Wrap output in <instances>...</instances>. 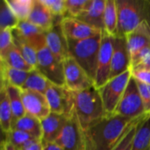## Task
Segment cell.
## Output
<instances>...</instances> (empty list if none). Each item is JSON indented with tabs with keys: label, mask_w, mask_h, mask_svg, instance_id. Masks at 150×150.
I'll return each instance as SVG.
<instances>
[{
	"label": "cell",
	"mask_w": 150,
	"mask_h": 150,
	"mask_svg": "<svg viewBox=\"0 0 150 150\" xmlns=\"http://www.w3.org/2000/svg\"><path fill=\"white\" fill-rule=\"evenodd\" d=\"M56 18H55L40 2V0H34L33 7L27 21L40 27L43 31L47 32L54 25L55 23L61 22L55 21Z\"/></svg>",
	"instance_id": "obj_20"
},
{
	"label": "cell",
	"mask_w": 150,
	"mask_h": 150,
	"mask_svg": "<svg viewBox=\"0 0 150 150\" xmlns=\"http://www.w3.org/2000/svg\"><path fill=\"white\" fill-rule=\"evenodd\" d=\"M1 150H20L18 148H16L15 146H13L10 142H8L6 139L4 140L2 142V145H1Z\"/></svg>",
	"instance_id": "obj_41"
},
{
	"label": "cell",
	"mask_w": 150,
	"mask_h": 150,
	"mask_svg": "<svg viewBox=\"0 0 150 150\" xmlns=\"http://www.w3.org/2000/svg\"><path fill=\"white\" fill-rule=\"evenodd\" d=\"M61 25L65 36L69 40H83L103 33L78 18L70 17L63 18Z\"/></svg>",
	"instance_id": "obj_13"
},
{
	"label": "cell",
	"mask_w": 150,
	"mask_h": 150,
	"mask_svg": "<svg viewBox=\"0 0 150 150\" xmlns=\"http://www.w3.org/2000/svg\"><path fill=\"white\" fill-rule=\"evenodd\" d=\"M55 143L62 150H86L84 132L76 112L68 119Z\"/></svg>",
	"instance_id": "obj_8"
},
{
	"label": "cell",
	"mask_w": 150,
	"mask_h": 150,
	"mask_svg": "<svg viewBox=\"0 0 150 150\" xmlns=\"http://www.w3.org/2000/svg\"><path fill=\"white\" fill-rule=\"evenodd\" d=\"M75 112L83 130H87L107 116L96 87L73 92Z\"/></svg>",
	"instance_id": "obj_2"
},
{
	"label": "cell",
	"mask_w": 150,
	"mask_h": 150,
	"mask_svg": "<svg viewBox=\"0 0 150 150\" xmlns=\"http://www.w3.org/2000/svg\"><path fill=\"white\" fill-rule=\"evenodd\" d=\"M63 69L65 87L70 91L77 92L95 87L94 80L88 76L72 56L63 61Z\"/></svg>",
	"instance_id": "obj_9"
},
{
	"label": "cell",
	"mask_w": 150,
	"mask_h": 150,
	"mask_svg": "<svg viewBox=\"0 0 150 150\" xmlns=\"http://www.w3.org/2000/svg\"><path fill=\"white\" fill-rule=\"evenodd\" d=\"M118 36L126 37L144 20L150 21V0H116Z\"/></svg>",
	"instance_id": "obj_3"
},
{
	"label": "cell",
	"mask_w": 150,
	"mask_h": 150,
	"mask_svg": "<svg viewBox=\"0 0 150 150\" xmlns=\"http://www.w3.org/2000/svg\"><path fill=\"white\" fill-rule=\"evenodd\" d=\"M135 120L117 114L107 115L84 131L86 150H112Z\"/></svg>",
	"instance_id": "obj_1"
},
{
	"label": "cell",
	"mask_w": 150,
	"mask_h": 150,
	"mask_svg": "<svg viewBox=\"0 0 150 150\" xmlns=\"http://www.w3.org/2000/svg\"><path fill=\"white\" fill-rule=\"evenodd\" d=\"M52 84L53 83L47 77H45L39 70L33 69L30 72L29 76L26 79L22 90L35 91L45 95L46 91Z\"/></svg>",
	"instance_id": "obj_27"
},
{
	"label": "cell",
	"mask_w": 150,
	"mask_h": 150,
	"mask_svg": "<svg viewBox=\"0 0 150 150\" xmlns=\"http://www.w3.org/2000/svg\"><path fill=\"white\" fill-rule=\"evenodd\" d=\"M131 150H150V114L139 123Z\"/></svg>",
	"instance_id": "obj_22"
},
{
	"label": "cell",
	"mask_w": 150,
	"mask_h": 150,
	"mask_svg": "<svg viewBox=\"0 0 150 150\" xmlns=\"http://www.w3.org/2000/svg\"><path fill=\"white\" fill-rule=\"evenodd\" d=\"M66 17L78 18L87 8L90 0H65Z\"/></svg>",
	"instance_id": "obj_35"
},
{
	"label": "cell",
	"mask_w": 150,
	"mask_h": 150,
	"mask_svg": "<svg viewBox=\"0 0 150 150\" xmlns=\"http://www.w3.org/2000/svg\"><path fill=\"white\" fill-rule=\"evenodd\" d=\"M131 59V69H150V46L141 50Z\"/></svg>",
	"instance_id": "obj_34"
},
{
	"label": "cell",
	"mask_w": 150,
	"mask_h": 150,
	"mask_svg": "<svg viewBox=\"0 0 150 150\" xmlns=\"http://www.w3.org/2000/svg\"><path fill=\"white\" fill-rule=\"evenodd\" d=\"M14 46L13 31L5 29L0 31V60L3 59L6 54Z\"/></svg>",
	"instance_id": "obj_36"
},
{
	"label": "cell",
	"mask_w": 150,
	"mask_h": 150,
	"mask_svg": "<svg viewBox=\"0 0 150 150\" xmlns=\"http://www.w3.org/2000/svg\"><path fill=\"white\" fill-rule=\"evenodd\" d=\"M131 54L126 37L118 36L113 39V54L110 79L131 69Z\"/></svg>",
	"instance_id": "obj_12"
},
{
	"label": "cell",
	"mask_w": 150,
	"mask_h": 150,
	"mask_svg": "<svg viewBox=\"0 0 150 150\" xmlns=\"http://www.w3.org/2000/svg\"><path fill=\"white\" fill-rule=\"evenodd\" d=\"M114 114L135 120L146 114L144 105L140 95L137 82L132 76L127 87L118 105Z\"/></svg>",
	"instance_id": "obj_6"
},
{
	"label": "cell",
	"mask_w": 150,
	"mask_h": 150,
	"mask_svg": "<svg viewBox=\"0 0 150 150\" xmlns=\"http://www.w3.org/2000/svg\"><path fill=\"white\" fill-rule=\"evenodd\" d=\"M21 96L26 114L35 117L41 121L51 113L49 105L44 94L22 90Z\"/></svg>",
	"instance_id": "obj_14"
},
{
	"label": "cell",
	"mask_w": 150,
	"mask_h": 150,
	"mask_svg": "<svg viewBox=\"0 0 150 150\" xmlns=\"http://www.w3.org/2000/svg\"><path fill=\"white\" fill-rule=\"evenodd\" d=\"M136 82H137L138 89L140 91V95L142 97V102L144 105L145 112H146V113L150 114V91L149 85L145 84V83H143L138 80H136Z\"/></svg>",
	"instance_id": "obj_38"
},
{
	"label": "cell",
	"mask_w": 150,
	"mask_h": 150,
	"mask_svg": "<svg viewBox=\"0 0 150 150\" xmlns=\"http://www.w3.org/2000/svg\"><path fill=\"white\" fill-rule=\"evenodd\" d=\"M5 135H6V140L18 149H21L29 142L33 140H38L33 136H32L31 134L18 129H11Z\"/></svg>",
	"instance_id": "obj_33"
},
{
	"label": "cell",
	"mask_w": 150,
	"mask_h": 150,
	"mask_svg": "<svg viewBox=\"0 0 150 150\" xmlns=\"http://www.w3.org/2000/svg\"><path fill=\"white\" fill-rule=\"evenodd\" d=\"M50 111L53 113L71 116L75 112L73 92L65 86L52 84L45 93Z\"/></svg>",
	"instance_id": "obj_10"
},
{
	"label": "cell",
	"mask_w": 150,
	"mask_h": 150,
	"mask_svg": "<svg viewBox=\"0 0 150 150\" xmlns=\"http://www.w3.org/2000/svg\"><path fill=\"white\" fill-rule=\"evenodd\" d=\"M43 143V142H42ZM43 150H62V148L56 144L55 142L53 143H43Z\"/></svg>",
	"instance_id": "obj_42"
},
{
	"label": "cell",
	"mask_w": 150,
	"mask_h": 150,
	"mask_svg": "<svg viewBox=\"0 0 150 150\" xmlns=\"http://www.w3.org/2000/svg\"><path fill=\"white\" fill-rule=\"evenodd\" d=\"M0 62L4 63L9 67L24 70V71L30 72L34 69L25 62V60L24 59L20 51L18 50V48L16 47L15 44L12 47V48L6 54V55L0 60Z\"/></svg>",
	"instance_id": "obj_28"
},
{
	"label": "cell",
	"mask_w": 150,
	"mask_h": 150,
	"mask_svg": "<svg viewBox=\"0 0 150 150\" xmlns=\"http://www.w3.org/2000/svg\"><path fill=\"white\" fill-rule=\"evenodd\" d=\"M104 24L105 31L106 33L112 37L118 35V9L116 0H106L105 12H104Z\"/></svg>",
	"instance_id": "obj_25"
},
{
	"label": "cell",
	"mask_w": 150,
	"mask_h": 150,
	"mask_svg": "<svg viewBox=\"0 0 150 150\" xmlns=\"http://www.w3.org/2000/svg\"><path fill=\"white\" fill-rule=\"evenodd\" d=\"M40 2L55 18H63L66 17L65 0H40Z\"/></svg>",
	"instance_id": "obj_37"
},
{
	"label": "cell",
	"mask_w": 150,
	"mask_h": 150,
	"mask_svg": "<svg viewBox=\"0 0 150 150\" xmlns=\"http://www.w3.org/2000/svg\"><path fill=\"white\" fill-rule=\"evenodd\" d=\"M24 40L31 45L36 51L44 46L46 43V33L40 27L32 24L29 21H21L15 30H13Z\"/></svg>",
	"instance_id": "obj_17"
},
{
	"label": "cell",
	"mask_w": 150,
	"mask_h": 150,
	"mask_svg": "<svg viewBox=\"0 0 150 150\" xmlns=\"http://www.w3.org/2000/svg\"><path fill=\"white\" fill-rule=\"evenodd\" d=\"M20 150H43V143L41 140H33L26 143Z\"/></svg>",
	"instance_id": "obj_40"
},
{
	"label": "cell",
	"mask_w": 150,
	"mask_h": 150,
	"mask_svg": "<svg viewBox=\"0 0 150 150\" xmlns=\"http://www.w3.org/2000/svg\"><path fill=\"white\" fill-rule=\"evenodd\" d=\"M131 77L132 72L129 69L118 76L109 79L105 84L98 89L107 115L114 114Z\"/></svg>",
	"instance_id": "obj_5"
},
{
	"label": "cell",
	"mask_w": 150,
	"mask_h": 150,
	"mask_svg": "<svg viewBox=\"0 0 150 150\" xmlns=\"http://www.w3.org/2000/svg\"><path fill=\"white\" fill-rule=\"evenodd\" d=\"M0 72L1 83L22 89L31 71L17 69L0 62Z\"/></svg>",
	"instance_id": "obj_21"
},
{
	"label": "cell",
	"mask_w": 150,
	"mask_h": 150,
	"mask_svg": "<svg viewBox=\"0 0 150 150\" xmlns=\"http://www.w3.org/2000/svg\"><path fill=\"white\" fill-rule=\"evenodd\" d=\"M12 129L25 132L38 140L42 139L41 121L35 117L25 114L12 124Z\"/></svg>",
	"instance_id": "obj_24"
},
{
	"label": "cell",
	"mask_w": 150,
	"mask_h": 150,
	"mask_svg": "<svg viewBox=\"0 0 150 150\" xmlns=\"http://www.w3.org/2000/svg\"><path fill=\"white\" fill-rule=\"evenodd\" d=\"M113 39L114 37L109 35L105 32L102 33L101 46L95 77V87L97 89L102 87L110 79L113 54Z\"/></svg>",
	"instance_id": "obj_11"
},
{
	"label": "cell",
	"mask_w": 150,
	"mask_h": 150,
	"mask_svg": "<svg viewBox=\"0 0 150 150\" xmlns=\"http://www.w3.org/2000/svg\"><path fill=\"white\" fill-rule=\"evenodd\" d=\"M11 11L21 21H27L32 12L34 0H6Z\"/></svg>",
	"instance_id": "obj_31"
},
{
	"label": "cell",
	"mask_w": 150,
	"mask_h": 150,
	"mask_svg": "<svg viewBox=\"0 0 150 150\" xmlns=\"http://www.w3.org/2000/svg\"><path fill=\"white\" fill-rule=\"evenodd\" d=\"M144 116L135 120L132 123V125L128 127V129L127 130V132L124 134V136L122 137V139L120 141V142L117 144V146L112 150H131L133 142H134V136H135V134L137 131L138 125L141 122V120L144 118Z\"/></svg>",
	"instance_id": "obj_32"
},
{
	"label": "cell",
	"mask_w": 150,
	"mask_h": 150,
	"mask_svg": "<svg viewBox=\"0 0 150 150\" xmlns=\"http://www.w3.org/2000/svg\"><path fill=\"white\" fill-rule=\"evenodd\" d=\"M19 20L15 16L6 0H3L0 6V31L15 30L19 24Z\"/></svg>",
	"instance_id": "obj_30"
},
{
	"label": "cell",
	"mask_w": 150,
	"mask_h": 150,
	"mask_svg": "<svg viewBox=\"0 0 150 150\" xmlns=\"http://www.w3.org/2000/svg\"><path fill=\"white\" fill-rule=\"evenodd\" d=\"M38 64L36 69L53 84L65 86L63 62L56 58L47 46L37 50Z\"/></svg>",
	"instance_id": "obj_7"
},
{
	"label": "cell",
	"mask_w": 150,
	"mask_h": 150,
	"mask_svg": "<svg viewBox=\"0 0 150 150\" xmlns=\"http://www.w3.org/2000/svg\"><path fill=\"white\" fill-rule=\"evenodd\" d=\"M46 43L51 53L63 62L70 56L69 41L65 36L61 25V22H57L46 33Z\"/></svg>",
	"instance_id": "obj_15"
},
{
	"label": "cell",
	"mask_w": 150,
	"mask_h": 150,
	"mask_svg": "<svg viewBox=\"0 0 150 150\" xmlns=\"http://www.w3.org/2000/svg\"><path fill=\"white\" fill-rule=\"evenodd\" d=\"M131 72L136 80L150 85V69H131Z\"/></svg>",
	"instance_id": "obj_39"
},
{
	"label": "cell",
	"mask_w": 150,
	"mask_h": 150,
	"mask_svg": "<svg viewBox=\"0 0 150 150\" xmlns=\"http://www.w3.org/2000/svg\"><path fill=\"white\" fill-rule=\"evenodd\" d=\"M101 40L102 33L83 40H68L70 56L77 62L94 82L97 73Z\"/></svg>",
	"instance_id": "obj_4"
},
{
	"label": "cell",
	"mask_w": 150,
	"mask_h": 150,
	"mask_svg": "<svg viewBox=\"0 0 150 150\" xmlns=\"http://www.w3.org/2000/svg\"><path fill=\"white\" fill-rule=\"evenodd\" d=\"M0 126L6 134L12 129V111L4 84L0 89Z\"/></svg>",
	"instance_id": "obj_23"
},
{
	"label": "cell",
	"mask_w": 150,
	"mask_h": 150,
	"mask_svg": "<svg viewBox=\"0 0 150 150\" xmlns=\"http://www.w3.org/2000/svg\"><path fill=\"white\" fill-rule=\"evenodd\" d=\"M13 38H14V44L20 51V53H21L22 56L24 57V59L25 60V62L33 69H36L37 64H38L37 51L14 32H13Z\"/></svg>",
	"instance_id": "obj_29"
},
{
	"label": "cell",
	"mask_w": 150,
	"mask_h": 150,
	"mask_svg": "<svg viewBox=\"0 0 150 150\" xmlns=\"http://www.w3.org/2000/svg\"><path fill=\"white\" fill-rule=\"evenodd\" d=\"M1 83L4 84L6 88V91L9 97L11 107L12 111V124H13L18 119L22 118L23 116L26 114L25 108H24L23 101H22V96H21L22 90L20 88L8 85L4 83Z\"/></svg>",
	"instance_id": "obj_26"
},
{
	"label": "cell",
	"mask_w": 150,
	"mask_h": 150,
	"mask_svg": "<svg viewBox=\"0 0 150 150\" xmlns=\"http://www.w3.org/2000/svg\"><path fill=\"white\" fill-rule=\"evenodd\" d=\"M131 58L150 46V21L144 20L136 29L126 36Z\"/></svg>",
	"instance_id": "obj_18"
},
{
	"label": "cell",
	"mask_w": 150,
	"mask_h": 150,
	"mask_svg": "<svg viewBox=\"0 0 150 150\" xmlns=\"http://www.w3.org/2000/svg\"><path fill=\"white\" fill-rule=\"evenodd\" d=\"M70 117V116H69ZM66 115L56 114L51 112L47 118L41 120L42 127V142L43 143H53L59 138L68 119Z\"/></svg>",
	"instance_id": "obj_16"
},
{
	"label": "cell",
	"mask_w": 150,
	"mask_h": 150,
	"mask_svg": "<svg viewBox=\"0 0 150 150\" xmlns=\"http://www.w3.org/2000/svg\"><path fill=\"white\" fill-rule=\"evenodd\" d=\"M106 0H90V3L78 19L104 32V12Z\"/></svg>",
	"instance_id": "obj_19"
}]
</instances>
